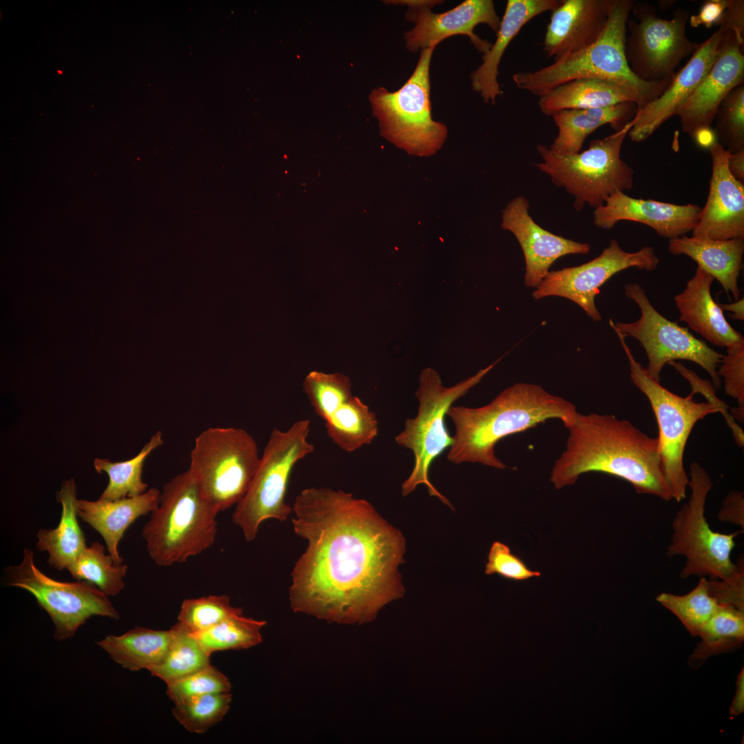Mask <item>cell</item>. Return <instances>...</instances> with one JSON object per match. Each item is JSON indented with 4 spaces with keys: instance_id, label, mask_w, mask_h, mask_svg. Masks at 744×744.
Returning a JSON list of instances; mask_svg holds the SVG:
<instances>
[{
    "instance_id": "obj_1",
    "label": "cell",
    "mask_w": 744,
    "mask_h": 744,
    "mask_svg": "<svg viewBox=\"0 0 744 744\" xmlns=\"http://www.w3.org/2000/svg\"><path fill=\"white\" fill-rule=\"evenodd\" d=\"M292 513L293 531L307 541L291 575L293 612L361 624L403 596L404 537L370 502L310 487L296 496Z\"/></svg>"
},
{
    "instance_id": "obj_2",
    "label": "cell",
    "mask_w": 744,
    "mask_h": 744,
    "mask_svg": "<svg viewBox=\"0 0 744 744\" xmlns=\"http://www.w3.org/2000/svg\"><path fill=\"white\" fill-rule=\"evenodd\" d=\"M566 428V449L550 477L557 489L574 484L585 473L601 472L627 481L639 494L673 499L657 438L613 415L577 412Z\"/></svg>"
},
{
    "instance_id": "obj_3",
    "label": "cell",
    "mask_w": 744,
    "mask_h": 744,
    "mask_svg": "<svg viewBox=\"0 0 744 744\" xmlns=\"http://www.w3.org/2000/svg\"><path fill=\"white\" fill-rule=\"evenodd\" d=\"M575 406L541 386L517 383L502 391L488 404L470 408L451 406L446 415L455 426L448 459L455 464L480 463L503 469L495 447L503 438L557 419L566 427L574 420Z\"/></svg>"
},
{
    "instance_id": "obj_4",
    "label": "cell",
    "mask_w": 744,
    "mask_h": 744,
    "mask_svg": "<svg viewBox=\"0 0 744 744\" xmlns=\"http://www.w3.org/2000/svg\"><path fill=\"white\" fill-rule=\"evenodd\" d=\"M636 1L615 0L606 26L588 48L531 72L513 75L520 90L540 96L566 82L578 79H600L627 89L635 98L638 110L658 98L673 77L657 81L639 79L630 69L626 54L627 22Z\"/></svg>"
},
{
    "instance_id": "obj_5",
    "label": "cell",
    "mask_w": 744,
    "mask_h": 744,
    "mask_svg": "<svg viewBox=\"0 0 744 744\" xmlns=\"http://www.w3.org/2000/svg\"><path fill=\"white\" fill-rule=\"evenodd\" d=\"M219 512L205 497L189 469L165 484L159 504L142 536L151 559L160 566L183 563L215 541Z\"/></svg>"
},
{
    "instance_id": "obj_6",
    "label": "cell",
    "mask_w": 744,
    "mask_h": 744,
    "mask_svg": "<svg viewBox=\"0 0 744 744\" xmlns=\"http://www.w3.org/2000/svg\"><path fill=\"white\" fill-rule=\"evenodd\" d=\"M499 360L449 387L442 384L438 373L433 369L422 370L415 391L419 404L417 415L406 420L404 430L395 438L398 445L411 451L414 457L412 471L402 484L403 496L409 495L417 486L423 484L431 496L437 497L453 509L451 503L435 488L429 479L433 462L453 442L444 419L452 404L478 384Z\"/></svg>"
},
{
    "instance_id": "obj_7",
    "label": "cell",
    "mask_w": 744,
    "mask_h": 744,
    "mask_svg": "<svg viewBox=\"0 0 744 744\" xmlns=\"http://www.w3.org/2000/svg\"><path fill=\"white\" fill-rule=\"evenodd\" d=\"M628 358L630 376L634 384L647 397L655 415L659 436L657 438L664 474L672 497L676 502L685 499L689 477L683 466V454L688 437L696 423L708 415L721 413L732 433L740 427L730 418L725 404L712 402H697L691 391L685 397L679 396L652 378L634 357L625 341L626 337L614 329Z\"/></svg>"
},
{
    "instance_id": "obj_8",
    "label": "cell",
    "mask_w": 744,
    "mask_h": 744,
    "mask_svg": "<svg viewBox=\"0 0 744 744\" xmlns=\"http://www.w3.org/2000/svg\"><path fill=\"white\" fill-rule=\"evenodd\" d=\"M435 48L420 50L413 72L400 89L380 87L369 96L381 135L411 156L435 154L448 136L446 126L433 120L431 112L430 65Z\"/></svg>"
},
{
    "instance_id": "obj_9",
    "label": "cell",
    "mask_w": 744,
    "mask_h": 744,
    "mask_svg": "<svg viewBox=\"0 0 744 744\" xmlns=\"http://www.w3.org/2000/svg\"><path fill=\"white\" fill-rule=\"evenodd\" d=\"M631 127L630 121L605 138L591 141L587 149L576 154H560L538 145L536 149L543 161L533 164L575 197L573 207L577 211L586 204L596 209L612 194L633 186L634 170L621 156Z\"/></svg>"
},
{
    "instance_id": "obj_10",
    "label": "cell",
    "mask_w": 744,
    "mask_h": 744,
    "mask_svg": "<svg viewBox=\"0 0 744 744\" xmlns=\"http://www.w3.org/2000/svg\"><path fill=\"white\" fill-rule=\"evenodd\" d=\"M309 432L307 419L295 422L286 431H271L251 484L232 513V521L247 541L255 539L265 521H284L292 513L285 501L288 483L296 464L314 451Z\"/></svg>"
},
{
    "instance_id": "obj_11",
    "label": "cell",
    "mask_w": 744,
    "mask_h": 744,
    "mask_svg": "<svg viewBox=\"0 0 744 744\" xmlns=\"http://www.w3.org/2000/svg\"><path fill=\"white\" fill-rule=\"evenodd\" d=\"M260 458L255 440L245 430L210 427L196 438L189 469L205 497L220 512L243 498Z\"/></svg>"
},
{
    "instance_id": "obj_12",
    "label": "cell",
    "mask_w": 744,
    "mask_h": 744,
    "mask_svg": "<svg viewBox=\"0 0 744 744\" xmlns=\"http://www.w3.org/2000/svg\"><path fill=\"white\" fill-rule=\"evenodd\" d=\"M688 486L690 495L676 513L672 521V535L666 554L686 558L679 575L708 577L709 579H727L737 570L738 561L731 559L735 537L740 531L730 534L714 531L705 516V506L712 482L699 463L690 467Z\"/></svg>"
},
{
    "instance_id": "obj_13",
    "label": "cell",
    "mask_w": 744,
    "mask_h": 744,
    "mask_svg": "<svg viewBox=\"0 0 744 744\" xmlns=\"http://www.w3.org/2000/svg\"><path fill=\"white\" fill-rule=\"evenodd\" d=\"M624 293L637 304L640 317L632 322L614 323L610 320V324L625 337H632L640 342L648 358L645 369L652 378L660 382L661 372L666 364L685 360L701 366L711 377L714 387H721V380L716 369L723 354L694 337L688 328L662 316L638 283L626 285Z\"/></svg>"
},
{
    "instance_id": "obj_14",
    "label": "cell",
    "mask_w": 744,
    "mask_h": 744,
    "mask_svg": "<svg viewBox=\"0 0 744 744\" xmlns=\"http://www.w3.org/2000/svg\"><path fill=\"white\" fill-rule=\"evenodd\" d=\"M8 586L25 590L50 615L59 641L73 637L92 616L119 619L107 596L84 581L63 582L53 579L34 564L33 551L25 548L21 562L6 568Z\"/></svg>"
},
{
    "instance_id": "obj_15",
    "label": "cell",
    "mask_w": 744,
    "mask_h": 744,
    "mask_svg": "<svg viewBox=\"0 0 744 744\" xmlns=\"http://www.w3.org/2000/svg\"><path fill=\"white\" fill-rule=\"evenodd\" d=\"M628 19L626 54L632 71L639 79L657 81L672 77L681 61L692 55L700 43L686 34L689 12L678 8L670 19L657 15L648 3L635 2Z\"/></svg>"
},
{
    "instance_id": "obj_16",
    "label": "cell",
    "mask_w": 744,
    "mask_h": 744,
    "mask_svg": "<svg viewBox=\"0 0 744 744\" xmlns=\"http://www.w3.org/2000/svg\"><path fill=\"white\" fill-rule=\"evenodd\" d=\"M302 386L315 413L324 421L328 436L340 449L351 453L376 437V415L352 394L348 376L313 371Z\"/></svg>"
},
{
    "instance_id": "obj_17",
    "label": "cell",
    "mask_w": 744,
    "mask_h": 744,
    "mask_svg": "<svg viewBox=\"0 0 744 744\" xmlns=\"http://www.w3.org/2000/svg\"><path fill=\"white\" fill-rule=\"evenodd\" d=\"M660 262L654 249L643 246L638 251H624L616 240H612L599 256L579 266L549 271L533 293L535 299L560 296L579 305L593 320L601 316L595 305L599 288L614 274L635 267L653 271Z\"/></svg>"
},
{
    "instance_id": "obj_18",
    "label": "cell",
    "mask_w": 744,
    "mask_h": 744,
    "mask_svg": "<svg viewBox=\"0 0 744 744\" xmlns=\"http://www.w3.org/2000/svg\"><path fill=\"white\" fill-rule=\"evenodd\" d=\"M442 2L440 0H418L408 7L405 19L415 25L404 34L407 50L415 53L419 50L437 46L450 37L465 35L479 52L486 53L492 43L476 34L474 29L484 23L497 34L501 20L493 1L465 0L446 12H433L432 8Z\"/></svg>"
},
{
    "instance_id": "obj_19",
    "label": "cell",
    "mask_w": 744,
    "mask_h": 744,
    "mask_svg": "<svg viewBox=\"0 0 744 744\" xmlns=\"http://www.w3.org/2000/svg\"><path fill=\"white\" fill-rule=\"evenodd\" d=\"M730 30L727 25H719L709 38L700 43L687 63L674 74L665 91L645 107L637 110L628 134L632 141H644L666 121L676 115L718 59Z\"/></svg>"
},
{
    "instance_id": "obj_20",
    "label": "cell",
    "mask_w": 744,
    "mask_h": 744,
    "mask_svg": "<svg viewBox=\"0 0 744 744\" xmlns=\"http://www.w3.org/2000/svg\"><path fill=\"white\" fill-rule=\"evenodd\" d=\"M743 43L730 30L718 59L676 112L684 133L694 138L700 131L710 129L726 96L743 84Z\"/></svg>"
},
{
    "instance_id": "obj_21",
    "label": "cell",
    "mask_w": 744,
    "mask_h": 744,
    "mask_svg": "<svg viewBox=\"0 0 744 744\" xmlns=\"http://www.w3.org/2000/svg\"><path fill=\"white\" fill-rule=\"evenodd\" d=\"M529 207L524 196L513 198L502 211L501 225L515 236L522 249L526 263L525 285L537 287L555 260L566 255L587 254L590 246L544 229L530 216Z\"/></svg>"
},
{
    "instance_id": "obj_22",
    "label": "cell",
    "mask_w": 744,
    "mask_h": 744,
    "mask_svg": "<svg viewBox=\"0 0 744 744\" xmlns=\"http://www.w3.org/2000/svg\"><path fill=\"white\" fill-rule=\"evenodd\" d=\"M712 175L705 205L693 236L729 240L744 238V185L730 172V153L718 141L710 147Z\"/></svg>"
},
{
    "instance_id": "obj_23",
    "label": "cell",
    "mask_w": 744,
    "mask_h": 744,
    "mask_svg": "<svg viewBox=\"0 0 744 744\" xmlns=\"http://www.w3.org/2000/svg\"><path fill=\"white\" fill-rule=\"evenodd\" d=\"M701 210V207L694 204L677 205L636 198L617 192L595 209L593 224L609 229L619 221H634L651 227L659 236L670 240L692 231Z\"/></svg>"
},
{
    "instance_id": "obj_24",
    "label": "cell",
    "mask_w": 744,
    "mask_h": 744,
    "mask_svg": "<svg viewBox=\"0 0 744 744\" xmlns=\"http://www.w3.org/2000/svg\"><path fill=\"white\" fill-rule=\"evenodd\" d=\"M615 0H561L551 12L544 52L554 61L594 43L603 32Z\"/></svg>"
},
{
    "instance_id": "obj_25",
    "label": "cell",
    "mask_w": 744,
    "mask_h": 744,
    "mask_svg": "<svg viewBox=\"0 0 744 744\" xmlns=\"http://www.w3.org/2000/svg\"><path fill=\"white\" fill-rule=\"evenodd\" d=\"M561 0H508L500 21L497 38L490 49L483 54L481 65L471 74L473 91L479 94L486 103L495 104L502 94L498 83L499 65L507 46L521 29L532 19L552 11Z\"/></svg>"
},
{
    "instance_id": "obj_26",
    "label": "cell",
    "mask_w": 744,
    "mask_h": 744,
    "mask_svg": "<svg viewBox=\"0 0 744 744\" xmlns=\"http://www.w3.org/2000/svg\"><path fill=\"white\" fill-rule=\"evenodd\" d=\"M714 280L697 266L684 290L674 299L680 313V321L685 322L711 344L727 347L744 338L727 321L720 304L714 300L711 287Z\"/></svg>"
},
{
    "instance_id": "obj_27",
    "label": "cell",
    "mask_w": 744,
    "mask_h": 744,
    "mask_svg": "<svg viewBox=\"0 0 744 744\" xmlns=\"http://www.w3.org/2000/svg\"><path fill=\"white\" fill-rule=\"evenodd\" d=\"M161 491L152 488L143 494L117 500H76L77 515L103 538L108 554L114 564H123L118 544L126 530L139 517L154 510L159 504Z\"/></svg>"
},
{
    "instance_id": "obj_28",
    "label": "cell",
    "mask_w": 744,
    "mask_h": 744,
    "mask_svg": "<svg viewBox=\"0 0 744 744\" xmlns=\"http://www.w3.org/2000/svg\"><path fill=\"white\" fill-rule=\"evenodd\" d=\"M668 251L692 258L721 284L729 298L731 293L736 300L739 299L738 279L743 265L744 238L712 240L685 235L670 239Z\"/></svg>"
},
{
    "instance_id": "obj_29",
    "label": "cell",
    "mask_w": 744,
    "mask_h": 744,
    "mask_svg": "<svg viewBox=\"0 0 744 744\" xmlns=\"http://www.w3.org/2000/svg\"><path fill=\"white\" fill-rule=\"evenodd\" d=\"M637 110L634 103L624 102L606 107L558 112L552 116L558 133L549 148L560 154L578 153L585 139L597 128L609 124L619 131L633 119Z\"/></svg>"
},
{
    "instance_id": "obj_30",
    "label": "cell",
    "mask_w": 744,
    "mask_h": 744,
    "mask_svg": "<svg viewBox=\"0 0 744 744\" xmlns=\"http://www.w3.org/2000/svg\"><path fill=\"white\" fill-rule=\"evenodd\" d=\"M62 510L59 525L53 529H40L36 546L48 553V564L59 571L72 566L86 548V539L78 523L76 486L73 478L62 482L56 492Z\"/></svg>"
},
{
    "instance_id": "obj_31",
    "label": "cell",
    "mask_w": 744,
    "mask_h": 744,
    "mask_svg": "<svg viewBox=\"0 0 744 744\" xmlns=\"http://www.w3.org/2000/svg\"><path fill=\"white\" fill-rule=\"evenodd\" d=\"M636 104L634 96L616 83L600 79H578L559 85L539 98L538 106L545 115L566 110L600 108L621 103Z\"/></svg>"
},
{
    "instance_id": "obj_32",
    "label": "cell",
    "mask_w": 744,
    "mask_h": 744,
    "mask_svg": "<svg viewBox=\"0 0 744 744\" xmlns=\"http://www.w3.org/2000/svg\"><path fill=\"white\" fill-rule=\"evenodd\" d=\"M173 639V631L136 627L120 635H109L97 644L110 658L132 671L148 670L165 656Z\"/></svg>"
},
{
    "instance_id": "obj_33",
    "label": "cell",
    "mask_w": 744,
    "mask_h": 744,
    "mask_svg": "<svg viewBox=\"0 0 744 744\" xmlns=\"http://www.w3.org/2000/svg\"><path fill=\"white\" fill-rule=\"evenodd\" d=\"M701 641L688 659L693 669L701 666L711 657L740 648L744 641V611L721 604L717 611L700 630Z\"/></svg>"
},
{
    "instance_id": "obj_34",
    "label": "cell",
    "mask_w": 744,
    "mask_h": 744,
    "mask_svg": "<svg viewBox=\"0 0 744 744\" xmlns=\"http://www.w3.org/2000/svg\"><path fill=\"white\" fill-rule=\"evenodd\" d=\"M163 444L162 433L158 431L140 452L130 459L112 462L107 458H95L94 466L96 471L99 474L105 473L109 477L107 486L99 499L112 501L136 497L145 493L148 486L142 479L145 460Z\"/></svg>"
},
{
    "instance_id": "obj_35",
    "label": "cell",
    "mask_w": 744,
    "mask_h": 744,
    "mask_svg": "<svg viewBox=\"0 0 744 744\" xmlns=\"http://www.w3.org/2000/svg\"><path fill=\"white\" fill-rule=\"evenodd\" d=\"M173 639L163 660L147 670L166 684L176 681L210 665V656L194 636L178 622L172 628Z\"/></svg>"
},
{
    "instance_id": "obj_36",
    "label": "cell",
    "mask_w": 744,
    "mask_h": 744,
    "mask_svg": "<svg viewBox=\"0 0 744 744\" xmlns=\"http://www.w3.org/2000/svg\"><path fill=\"white\" fill-rule=\"evenodd\" d=\"M104 550V546L94 541L67 570L77 581L89 582L105 595L114 596L124 588L123 577L127 566L116 565L110 555H105Z\"/></svg>"
},
{
    "instance_id": "obj_37",
    "label": "cell",
    "mask_w": 744,
    "mask_h": 744,
    "mask_svg": "<svg viewBox=\"0 0 744 744\" xmlns=\"http://www.w3.org/2000/svg\"><path fill=\"white\" fill-rule=\"evenodd\" d=\"M266 623L264 620L246 617L242 613L192 634L211 656L216 651L247 649L258 645L262 642L260 630Z\"/></svg>"
},
{
    "instance_id": "obj_38",
    "label": "cell",
    "mask_w": 744,
    "mask_h": 744,
    "mask_svg": "<svg viewBox=\"0 0 744 744\" xmlns=\"http://www.w3.org/2000/svg\"><path fill=\"white\" fill-rule=\"evenodd\" d=\"M656 599L676 616L692 636L699 635L721 606L710 594L705 577H702L694 588L685 595L662 592Z\"/></svg>"
},
{
    "instance_id": "obj_39",
    "label": "cell",
    "mask_w": 744,
    "mask_h": 744,
    "mask_svg": "<svg viewBox=\"0 0 744 744\" xmlns=\"http://www.w3.org/2000/svg\"><path fill=\"white\" fill-rule=\"evenodd\" d=\"M231 702L229 692L196 696L174 703L172 714L187 731L201 734L223 720Z\"/></svg>"
},
{
    "instance_id": "obj_40",
    "label": "cell",
    "mask_w": 744,
    "mask_h": 744,
    "mask_svg": "<svg viewBox=\"0 0 744 744\" xmlns=\"http://www.w3.org/2000/svg\"><path fill=\"white\" fill-rule=\"evenodd\" d=\"M242 613V608L231 605L229 596L209 595L185 599L178 615V623L188 632L194 634Z\"/></svg>"
},
{
    "instance_id": "obj_41",
    "label": "cell",
    "mask_w": 744,
    "mask_h": 744,
    "mask_svg": "<svg viewBox=\"0 0 744 744\" xmlns=\"http://www.w3.org/2000/svg\"><path fill=\"white\" fill-rule=\"evenodd\" d=\"M714 134L730 154L744 149V85L733 89L721 103L715 116Z\"/></svg>"
},
{
    "instance_id": "obj_42",
    "label": "cell",
    "mask_w": 744,
    "mask_h": 744,
    "mask_svg": "<svg viewBox=\"0 0 744 744\" xmlns=\"http://www.w3.org/2000/svg\"><path fill=\"white\" fill-rule=\"evenodd\" d=\"M231 688L229 679L211 664L190 675L167 684L166 693L174 703L190 698L229 692Z\"/></svg>"
},
{
    "instance_id": "obj_43",
    "label": "cell",
    "mask_w": 744,
    "mask_h": 744,
    "mask_svg": "<svg viewBox=\"0 0 744 744\" xmlns=\"http://www.w3.org/2000/svg\"><path fill=\"white\" fill-rule=\"evenodd\" d=\"M717 375L724 380L725 393L736 400L737 407L731 409L732 417L744 420V339L726 347Z\"/></svg>"
},
{
    "instance_id": "obj_44",
    "label": "cell",
    "mask_w": 744,
    "mask_h": 744,
    "mask_svg": "<svg viewBox=\"0 0 744 744\" xmlns=\"http://www.w3.org/2000/svg\"><path fill=\"white\" fill-rule=\"evenodd\" d=\"M485 573L488 575L497 574L514 581H524L541 576L540 572L529 568L507 545L498 541H495L490 548Z\"/></svg>"
},
{
    "instance_id": "obj_45",
    "label": "cell",
    "mask_w": 744,
    "mask_h": 744,
    "mask_svg": "<svg viewBox=\"0 0 744 744\" xmlns=\"http://www.w3.org/2000/svg\"><path fill=\"white\" fill-rule=\"evenodd\" d=\"M736 572L727 579H707L710 594L719 604L733 606L744 611V562L738 560Z\"/></svg>"
},
{
    "instance_id": "obj_46",
    "label": "cell",
    "mask_w": 744,
    "mask_h": 744,
    "mask_svg": "<svg viewBox=\"0 0 744 744\" xmlns=\"http://www.w3.org/2000/svg\"><path fill=\"white\" fill-rule=\"evenodd\" d=\"M718 519L737 525L744 530V496L743 492L731 490L722 502L718 513Z\"/></svg>"
},
{
    "instance_id": "obj_47",
    "label": "cell",
    "mask_w": 744,
    "mask_h": 744,
    "mask_svg": "<svg viewBox=\"0 0 744 744\" xmlns=\"http://www.w3.org/2000/svg\"><path fill=\"white\" fill-rule=\"evenodd\" d=\"M727 4V0H709L705 1L699 13L690 17V25L694 28L704 25L707 28L714 24L718 25Z\"/></svg>"
},
{
    "instance_id": "obj_48",
    "label": "cell",
    "mask_w": 744,
    "mask_h": 744,
    "mask_svg": "<svg viewBox=\"0 0 744 744\" xmlns=\"http://www.w3.org/2000/svg\"><path fill=\"white\" fill-rule=\"evenodd\" d=\"M728 25L744 42V1L743 0H727L726 8L718 24Z\"/></svg>"
},
{
    "instance_id": "obj_49",
    "label": "cell",
    "mask_w": 744,
    "mask_h": 744,
    "mask_svg": "<svg viewBox=\"0 0 744 744\" xmlns=\"http://www.w3.org/2000/svg\"><path fill=\"white\" fill-rule=\"evenodd\" d=\"M730 713L738 716L744 712V669L737 676L736 692L730 707Z\"/></svg>"
},
{
    "instance_id": "obj_50",
    "label": "cell",
    "mask_w": 744,
    "mask_h": 744,
    "mask_svg": "<svg viewBox=\"0 0 744 744\" xmlns=\"http://www.w3.org/2000/svg\"><path fill=\"white\" fill-rule=\"evenodd\" d=\"M727 167L731 174L737 180H744V149L730 154Z\"/></svg>"
},
{
    "instance_id": "obj_51",
    "label": "cell",
    "mask_w": 744,
    "mask_h": 744,
    "mask_svg": "<svg viewBox=\"0 0 744 744\" xmlns=\"http://www.w3.org/2000/svg\"><path fill=\"white\" fill-rule=\"evenodd\" d=\"M723 311L732 313L731 316L734 320H744V298H739L734 302L719 304Z\"/></svg>"
}]
</instances>
